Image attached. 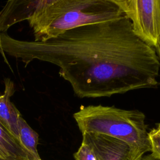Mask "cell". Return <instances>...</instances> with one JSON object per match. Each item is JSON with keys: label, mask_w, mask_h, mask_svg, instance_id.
<instances>
[{"label": "cell", "mask_w": 160, "mask_h": 160, "mask_svg": "<svg viewBox=\"0 0 160 160\" xmlns=\"http://www.w3.org/2000/svg\"><path fill=\"white\" fill-rule=\"evenodd\" d=\"M0 52L26 66L34 59L56 65L80 98L111 97L158 84L156 51L134 33L124 14L44 41L18 40L0 32Z\"/></svg>", "instance_id": "obj_1"}, {"label": "cell", "mask_w": 160, "mask_h": 160, "mask_svg": "<svg viewBox=\"0 0 160 160\" xmlns=\"http://www.w3.org/2000/svg\"><path fill=\"white\" fill-rule=\"evenodd\" d=\"M112 0H45L28 20L35 41H44L66 31L122 16Z\"/></svg>", "instance_id": "obj_2"}, {"label": "cell", "mask_w": 160, "mask_h": 160, "mask_svg": "<svg viewBox=\"0 0 160 160\" xmlns=\"http://www.w3.org/2000/svg\"><path fill=\"white\" fill-rule=\"evenodd\" d=\"M81 132L107 135L122 141L143 156L151 152L144 114L137 109H124L102 105L82 106L73 114Z\"/></svg>", "instance_id": "obj_3"}, {"label": "cell", "mask_w": 160, "mask_h": 160, "mask_svg": "<svg viewBox=\"0 0 160 160\" xmlns=\"http://www.w3.org/2000/svg\"><path fill=\"white\" fill-rule=\"evenodd\" d=\"M131 22L134 33L154 48L160 41V0H112Z\"/></svg>", "instance_id": "obj_4"}, {"label": "cell", "mask_w": 160, "mask_h": 160, "mask_svg": "<svg viewBox=\"0 0 160 160\" xmlns=\"http://www.w3.org/2000/svg\"><path fill=\"white\" fill-rule=\"evenodd\" d=\"M98 160H139L142 157L129 144L116 138L95 132H84Z\"/></svg>", "instance_id": "obj_5"}, {"label": "cell", "mask_w": 160, "mask_h": 160, "mask_svg": "<svg viewBox=\"0 0 160 160\" xmlns=\"http://www.w3.org/2000/svg\"><path fill=\"white\" fill-rule=\"evenodd\" d=\"M45 0L9 1L0 11V32H6L13 24L28 20Z\"/></svg>", "instance_id": "obj_6"}, {"label": "cell", "mask_w": 160, "mask_h": 160, "mask_svg": "<svg viewBox=\"0 0 160 160\" xmlns=\"http://www.w3.org/2000/svg\"><path fill=\"white\" fill-rule=\"evenodd\" d=\"M4 84V92L0 94V122L19 142L18 122L21 114L10 101L15 92L14 85L9 78L5 79Z\"/></svg>", "instance_id": "obj_7"}, {"label": "cell", "mask_w": 160, "mask_h": 160, "mask_svg": "<svg viewBox=\"0 0 160 160\" xmlns=\"http://www.w3.org/2000/svg\"><path fill=\"white\" fill-rule=\"evenodd\" d=\"M0 160H28L19 142L1 122Z\"/></svg>", "instance_id": "obj_8"}, {"label": "cell", "mask_w": 160, "mask_h": 160, "mask_svg": "<svg viewBox=\"0 0 160 160\" xmlns=\"http://www.w3.org/2000/svg\"><path fill=\"white\" fill-rule=\"evenodd\" d=\"M19 142L28 160H41L37 150L39 135L21 116L18 122Z\"/></svg>", "instance_id": "obj_9"}, {"label": "cell", "mask_w": 160, "mask_h": 160, "mask_svg": "<svg viewBox=\"0 0 160 160\" xmlns=\"http://www.w3.org/2000/svg\"><path fill=\"white\" fill-rule=\"evenodd\" d=\"M75 160H98L96 155L90 143L82 138L81 144L74 154Z\"/></svg>", "instance_id": "obj_10"}, {"label": "cell", "mask_w": 160, "mask_h": 160, "mask_svg": "<svg viewBox=\"0 0 160 160\" xmlns=\"http://www.w3.org/2000/svg\"><path fill=\"white\" fill-rule=\"evenodd\" d=\"M151 144V155L156 159L160 160V131L156 128L152 129L149 132Z\"/></svg>", "instance_id": "obj_11"}, {"label": "cell", "mask_w": 160, "mask_h": 160, "mask_svg": "<svg viewBox=\"0 0 160 160\" xmlns=\"http://www.w3.org/2000/svg\"><path fill=\"white\" fill-rule=\"evenodd\" d=\"M155 51H156V55L158 58V59H159V64H160V41L158 42V43L157 44V45L156 46V47L154 48ZM159 84L160 85V79H159Z\"/></svg>", "instance_id": "obj_12"}, {"label": "cell", "mask_w": 160, "mask_h": 160, "mask_svg": "<svg viewBox=\"0 0 160 160\" xmlns=\"http://www.w3.org/2000/svg\"><path fill=\"white\" fill-rule=\"evenodd\" d=\"M156 128L158 130H159V131H160V122L158 123V124H157V126H156Z\"/></svg>", "instance_id": "obj_13"}]
</instances>
